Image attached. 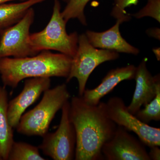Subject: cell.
I'll return each instance as SVG.
<instances>
[{
	"label": "cell",
	"mask_w": 160,
	"mask_h": 160,
	"mask_svg": "<svg viewBox=\"0 0 160 160\" xmlns=\"http://www.w3.org/2000/svg\"><path fill=\"white\" fill-rule=\"evenodd\" d=\"M69 116L76 135L74 159H104L102 148L111 139L117 127L107 116L105 102L93 106L86 103L82 97H73Z\"/></svg>",
	"instance_id": "6da1fadb"
},
{
	"label": "cell",
	"mask_w": 160,
	"mask_h": 160,
	"mask_svg": "<svg viewBox=\"0 0 160 160\" xmlns=\"http://www.w3.org/2000/svg\"><path fill=\"white\" fill-rule=\"evenodd\" d=\"M72 58L49 50L33 56L0 58V76L4 86L16 88L25 79L33 78H67Z\"/></svg>",
	"instance_id": "7a4b0ae2"
},
{
	"label": "cell",
	"mask_w": 160,
	"mask_h": 160,
	"mask_svg": "<svg viewBox=\"0 0 160 160\" xmlns=\"http://www.w3.org/2000/svg\"><path fill=\"white\" fill-rule=\"evenodd\" d=\"M70 94L66 84H61L43 92V97L37 106L23 114L17 126L20 134L28 136L43 137L48 132L55 116L69 101Z\"/></svg>",
	"instance_id": "3957f363"
},
{
	"label": "cell",
	"mask_w": 160,
	"mask_h": 160,
	"mask_svg": "<svg viewBox=\"0 0 160 160\" xmlns=\"http://www.w3.org/2000/svg\"><path fill=\"white\" fill-rule=\"evenodd\" d=\"M61 9L59 0H54L52 15L45 29L30 33V45L37 54L45 50H56L72 58L76 53L78 35L76 32L67 33V22L62 16Z\"/></svg>",
	"instance_id": "277c9868"
},
{
	"label": "cell",
	"mask_w": 160,
	"mask_h": 160,
	"mask_svg": "<svg viewBox=\"0 0 160 160\" xmlns=\"http://www.w3.org/2000/svg\"><path fill=\"white\" fill-rule=\"evenodd\" d=\"M118 52L106 49H98L90 44L86 34L78 37L77 51L72 58L70 72L66 82L76 78L78 83L79 96L82 97L86 89L89 76L100 64L117 59Z\"/></svg>",
	"instance_id": "5b68a950"
},
{
	"label": "cell",
	"mask_w": 160,
	"mask_h": 160,
	"mask_svg": "<svg viewBox=\"0 0 160 160\" xmlns=\"http://www.w3.org/2000/svg\"><path fill=\"white\" fill-rule=\"evenodd\" d=\"M58 128L55 132L46 133L38 146L43 154L54 160H72L75 158L76 135L69 116L70 102L67 101L62 109Z\"/></svg>",
	"instance_id": "8992f818"
},
{
	"label": "cell",
	"mask_w": 160,
	"mask_h": 160,
	"mask_svg": "<svg viewBox=\"0 0 160 160\" xmlns=\"http://www.w3.org/2000/svg\"><path fill=\"white\" fill-rule=\"evenodd\" d=\"M34 17V10L31 7L18 22L0 31V58H22L37 54L29 42V30Z\"/></svg>",
	"instance_id": "52a82bcc"
},
{
	"label": "cell",
	"mask_w": 160,
	"mask_h": 160,
	"mask_svg": "<svg viewBox=\"0 0 160 160\" xmlns=\"http://www.w3.org/2000/svg\"><path fill=\"white\" fill-rule=\"evenodd\" d=\"M106 114L118 126L134 132L144 145L148 147L160 146V129L143 122L130 113L124 101L114 97L105 103Z\"/></svg>",
	"instance_id": "ba28073f"
},
{
	"label": "cell",
	"mask_w": 160,
	"mask_h": 160,
	"mask_svg": "<svg viewBox=\"0 0 160 160\" xmlns=\"http://www.w3.org/2000/svg\"><path fill=\"white\" fill-rule=\"evenodd\" d=\"M107 160H150L144 144L124 127L117 126L111 139L102 149Z\"/></svg>",
	"instance_id": "9c48e42d"
},
{
	"label": "cell",
	"mask_w": 160,
	"mask_h": 160,
	"mask_svg": "<svg viewBox=\"0 0 160 160\" xmlns=\"http://www.w3.org/2000/svg\"><path fill=\"white\" fill-rule=\"evenodd\" d=\"M49 78H33L25 81L24 88L18 96L8 102L7 115L10 126L16 128L21 117L26 109L50 88Z\"/></svg>",
	"instance_id": "30bf717a"
},
{
	"label": "cell",
	"mask_w": 160,
	"mask_h": 160,
	"mask_svg": "<svg viewBox=\"0 0 160 160\" xmlns=\"http://www.w3.org/2000/svg\"><path fill=\"white\" fill-rule=\"evenodd\" d=\"M147 59L145 58L137 67L134 79L135 89L131 103L127 106L129 112L133 115L153 99L160 88V74L155 76L152 75L147 69Z\"/></svg>",
	"instance_id": "8fae6325"
},
{
	"label": "cell",
	"mask_w": 160,
	"mask_h": 160,
	"mask_svg": "<svg viewBox=\"0 0 160 160\" xmlns=\"http://www.w3.org/2000/svg\"><path fill=\"white\" fill-rule=\"evenodd\" d=\"M123 22L122 20L118 19L114 26L106 31L96 32L88 30L85 34L95 48L137 55L140 52L139 49L126 42L121 35L120 25Z\"/></svg>",
	"instance_id": "7c38bea8"
},
{
	"label": "cell",
	"mask_w": 160,
	"mask_h": 160,
	"mask_svg": "<svg viewBox=\"0 0 160 160\" xmlns=\"http://www.w3.org/2000/svg\"><path fill=\"white\" fill-rule=\"evenodd\" d=\"M137 67L133 65L111 69L99 85L91 89H85L82 97L89 105L96 106L105 96L112 91L121 82L134 79Z\"/></svg>",
	"instance_id": "4fadbf2b"
},
{
	"label": "cell",
	"mask_w": 160,
	"mask_h": 160,
	"mask_svg": "<svg viewBox=\"0 0 160 160\" xmlns=\"http://www.w3.org/2000/svg\"><path fill=\"white\" fill-rule=\"evenodd\" d=\"M8 94L5 86H0V156L8 160L13 139V128L10 126L7 115Z\"/></svg>",
	"instance_id": "5bb4252c"
},
{
	"label": "cell",
	"mask_w": 160,
	"mask_h": 160,
	"mask_svg": "<svg viewBox=\"0 0 160 160\" xmlns=\"http://www.w3.org/2000/svg\"><path fill=\"white\" fill-rule=\"evenodd\" d=\"M46 0H26L17 3L0 4V31L14 25L24 16L28 9Z\"/></svg>",
	"instance_id": "9a60e30c"
},
{
	"label": "cell",
	"mask_w": 160,
	"mask_h": 160,
	"mask_svg": "<svg viewBox=\"0 0 160 160\" xmlns=\"http://www.w3.org/2000/svg\"><path fill=\"white\" fill-rule=\"evenodd\" d=\"M38 147L24 142H13L7 160H45Z\"/></svg>",
	"instance_id": "2e32d148"
},
{
	"label": "cell",
	"mask_w": 160,
	"mask_h": 160,
	"mask_svg": "<svg viewBox=\"0 0 160 160\" xmlns=\"http://www.w3.org/2000/svg\"><path fill=\"white\" fill-rule=\"evenodd\" d=\"M90 0H69L62 12V16L66 22L72 19H78L84 26L87 25L84 13L85 7Z\"/></svg>",
	"instance_id": "e0dca14e"
},
{
	"label": "cell",
	"mask_w": 160,
	"mask_h": 160,
	"mask_svg": "<svg viewBox=\"0 0 160 160\" xmlns=\"http://www.w3.org/2000/svg\"><path fill=\"white\" fill-rule=\"evenodd\" d=\"M144 107V109H140L135 115L138 119L147 124L152 121H160V88L158 89L154 98Z\"/></svg>",
	"instance_id": "ac0fdd59"
},
{
	"label": "cell",
	"mask_w": 160,
	"mask_h": 160,
	"mask_svg": "<svg viewBox=\"0 0 160 160\" xmlns=\"http://www.w3.org/2000/svg\"><path fill=\"white\" fill-rule=\"evenodd\" d=\"M138 3V0H114L111 15L117 20L121 19L124 22L129 21L131 15L126 12L125 9L132 5L136 6Z\"/></svg>",
	"instance_id": "d6986e66"
},
{
	"label": "cell",
	"mask_w": 160,
	"mask_h": 160,
	"mask_svg": "<svg viewBox=\"0 0 160 160\" xmlns=\"http://www.w3.org/2000/svg\"><path fill=\"white\" fill-rule=\"evenodd\" d=\"M131 16L136 18H142L145 17H149L160 22V0H147L145 7L138 12Z\"/></svg>",
	"instance_id": "ffe728a7"
},
{
	"label": "cell",
	"mask_w": 160,
	"mask_h": 160,
	"mask_svg": "<svg viewBox=\"0 0 160 160\" xmlns=\"http://www.w3.org/2000/svg\"><path fill=\"white\" fill-rule=\"evenodd\" d=\"M150 151L148 152L150 160H160V149L159 146H154L150 147Z\"/></svg>",
	"instance_id": "44dd1931"
},
{
	"label": "cell",
	"mask_w": 160,
	"mask_h": 160,
	"mask_svg": "<svg viewBox=\"0 0 160 160\" xmlns=\"http://www.w3.org/2000/svg\"><path fill=\"white\" fill-rule=\"evenodd\" d=\"M147 34L152 37L160 40V29L158 28H153L147 30Z\"/></svg>",
	"instance_id": "7402d4cb"
},
{
	"label": "cell",
	"mask_w": 160,
	"mask_h": 160,
	"mask_svg": "<svg viewBox=\"0 0 160 160\" xmlns=\"http://www.w3.org/2000/svg\"><path fill=\"white\" fill-rule=\"evenodd\" d=\"M152 51L154 52L155 55L156 56L158 61H159L160 60V50L159 47L158 48H155L152 49Z\"/></svg>",
	"instance_id": "603a6c76"
},
{
	"label": "cell",
	"mask_w": 160,
	"mask_h": 160,
	"mask_svg": "<svg viewBox=\"0 0 160 160\" xmlns=\"http://www.w3.org/2000/svg\"><path fill=\"white\" fill-rule=\"evenodd\" d=\"M26 1V0H0V4H2V3L9 2H11V1Z\"/></svg>",
	"instance_id": "cb8c5ba5"
},
{
	"label": "cell",
	"mask_w": 160,
	"mask_h": 160,
	"mask_svg": "<svg viewBox=\"0 0 160 160\" xmlns=\"http://www.w3.org/2000/svg\"><path fill=\"white\" fill-rule=\"evenodd\" d=\"M64 2H66L67 3L68 2H69V0H62Z\"/></svg>",
	"instance_id": "d4e9b609"
},
{
	"label": "cell",
	"mask_w": 160,
	"mask_h": 160,
	"mask_svg": "<svg viewBox=\"0 0 160 160\" xmlns=\"http://www.w3.org/2000/svg\"><path fill=\"white\" fill-rule=\"evenodd\" d=\"M0 160H3L2 158L1 157V156H0Z\"/></svg>",
	"instance_id": "484cf974"
}]
</instances>
